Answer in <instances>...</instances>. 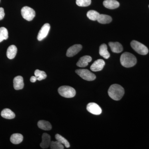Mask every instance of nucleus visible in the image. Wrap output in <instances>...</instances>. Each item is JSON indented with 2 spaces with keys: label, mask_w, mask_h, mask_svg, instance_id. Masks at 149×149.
I'll use <instances>...</instances> for the list:
<instances>
[{
  "label": "nucleus",
  "mask_w": 149,
  "mask_h": 149,
  "mask_svg": "<svg viewBox=\"0 0 149 149\" xmlns=\"http://www.w3.org/2000/svg\"><path fill=\"white\" fill-rule=\"evenodd\" d=\"M124 90L122 86L118 84H113L108 90L109 95L113 100L118 101L122 98L124 95Z\"/></svg>",
  "instance_id": "f257e3e1"
},
{
  "label": "nucleus",
  "mask_w": 149,
  "mask_h": 149,
  "mask_svg": "<svg viewBox=\"0 0 149 149\" xmlns=\"http://www.w3.org/2000/svg\"><path fill=\"white\" fill-rule=\"evenodd\" d=\"M120 62L121 65L124 67H132L137 63V59L133 54L129 52H125L121 55Z\"/></svg>",
  "instance_id": "f03ea898"
},
{
  "label": "nucleus",
  "mask_w": 149,
  "mask_h": 149,
  "mask_svg": "<svg viewBox=\"0 0 149 149\" xmlns=\"http://www.w3.org/2000/svg\"><path fill=\"white\" fill-rule=\"evenodd\" d=\"M58 92L60 95L65 98H72L76 95V91L72 88L68 86H63L58 89Z\"/></svg>",
  "instance_id": "7ed1b4c3"
},
{
  "label": "nucleus",
  "mask_w": 149,
  "mask_h": 149,
  "mask_svg": "<svg viewBox=\"0 0 149 149\" xmlns=\"http://www.w3.org/2000/svg\"><path fill=\"white\" fill-rule=\"evenodd\" d=\"M131 47L136 52L142 55H146L148 53V48L143 44L136 40H133L130 43Z\"/></svg>",
  "instance_id": "20e7f679"
},
{
  "label": "nucleus",
  "mask_w": 149,
  "mask_h": 149,
  "mask_svg": "<svg viewBox=\"0 0 149 149\" xmlns=\"http://www.w3.org/2000/svg\"><path fill=\"white\" fill-rule=\"evenodd\" d=\"M75 72L81 78L87 81H93L96 79V75L87 69H77Z\"/></svg>",
  "instance_id": "39448f33"
},
{
  "label": "nucleus",
  "mask_w": 149,
  "mask_h": 149,
  "mask_svg": "<svg viewBox=\"0 0 149 149\" xmlns=\"http://www.w3.org/2000/svg\"><path fill=\"white\" fill-rule=\"evenodd\" d=\"M21 14L23 18L27 21H32L35 16V11L28 6H24L21 9Z\"/></svg>",
  "instance_id": "423d86ee"
},
{
  "label": "nucleus",
  "mask_w": 149,
  "mask_h": 149,
  "mask_svg": "<svg viewBox=\"0 0 149 149\" xmlns=\"http://www.w3.org/2000/svg\"><path fill=\"white\" fill-rule=\"evenodd\" d=\"M50 29V25L49 23H46L41 28L37 35V40L41 41L47 36Z\"/></svg>",
  "instance_id": "0eeeda50"
},
{
  "label": "nucleus",
  "mask_w": 149,
  "mask_h": 149,
  "mask_svg": "<svg viewBox=\"0 0 149 149\" xmlns=\"http://www.w3.org/2000/svg\"><path fill=\"white\" fill-rule=\"evenodd\" d=\"M87 109L89 112L96 115H100L102 112V110L100 107L95 103H90L88 104L87 106Z\"/></svg>",
  "instance_id": "6e6552de"
},
{
  "label": "nucleus",
  "mask_w": 149,
  "mask_h": 149,
  "mask_svg": "<svg viewBox=\"0 0 149 149\" xmlns=\"http://www.w3.org/2000/svg\"><path fill=\"white\" fill-rule=\"evenodd\" d=\"M82 48L83 47L80 45H75L71 46L67 51V56L71 57L75 56L81 50Z\"/></svg>",
  "instance_id": "1a4fd4ad"
},
{
  "label": "nucleus",
  "mask_w": 149,
  "mask_h": 149,
  "mask_svg": "<svg viewBox=\"0 0 149 149\" xmlns=\"http://www.w3.org/2000/svg\"><path fill=\"white\" fill-rule=\"evenodd\" d=\"M105 63L102 59H98L91 65V69L94 72H97L103 69Z\"/></svg>",
  "instance_id": "9d476101"
},
{
  "label": "nucleus",
  "mask_w": 149,
  "mask_h": 149,
  "mask_svg": "<svg viewBox=\"0 0 149 149\" xmlns=\"http://www.w3.org/2000/svg\"><path fill=\"white\" fill-rule=\"evenodd\" d=\"M51 143V136L47 133H44L42 136V141L40 144V147L43 149L48 148Z\"/></svg>",
  "instance_id": "9b49d317"
},
{
  "label": "nucleus",
  "mask_w": 149,
  "mask_h": 149,
  "mask_svg": "<svg viewBox=\"0 0 149 149\" xmlns=\"http://www.w3.org/2000/svg\"><path fill=\"white\" fill-rule=\"evenodd\" d=\"M24 84L23 78L21 76H17L15 77L13 80L14 88L15 90H19L23 89Z\"/></svg>",
  "instance_id": "f8f14e48"
},
{
  "label": "nucleus",
  "mask_w": 149,
  "mask_h": 149,
  "mask_svg": "<svg viewBox=\"0 0 149 149\" xmlns=\"http://www.w3.org/2000/svg\"><path fill=\"white\" fill-rule=\"evenodd\" d=\"M103 5L105 7L109 9L117 8L120 6L119 2L116 0H105Z\"/></svg>",
  "instance_id": "ddd939ff"
},
{
  "label": "nucleus",
  "mask_w": 149,
  "mask_h": 149,
  "mask_svg": "<svg viewBox=\"0 0 149 149\" xmlns=\"http://www.w3.org/2000/svg\"><path fill=\"white\" fill-rule=\"evenodd\" d=\"M92 58L89 56H85L80 58L77 63V65L79 67L84 68L88 66V63L91 62Z\"/></svg>",
  "instance_id": "4468645a"
},
{
  "label": "nucleus",
  "mask_w": 149,
  "mask_h": 149,
  "mask_svg": "<svg viewBox=\"0 0 149 149\" xmlns=\"http://www.w3.org/2000/svg\"><path fill=\"white\" fill-rule=\"evenodd\" d=\"M109 47H110L111 50L113 52L115 53H120L123 50V46L120 43L118 42H110L109 43Z\"/></svg>",
  "instance_id": "2eb2a0df"
},
{
  "label": "nucleus",
  "mask_w": 149,
  "mask_h": 149,
  "mask_svg": "<svg viewBox=\"0 0 149 149\" xmlns=\"http://www.w3.org/2000/svg\"><path fill=\"white\" fill-rule=\"evenodd\" d=\"M17 53V48L16 46L12 45L8 47L7 51V56L10 59H12L15 57Z\"/></svg>",
  "instance_id": "dca6fc26"
},
{
  "label": "nucleus",
  "mask_w": 149,
  "mask_h": 149,
  "mask_svg": "<svg viewBox=\"0 0 149 149\" xmlns=\"http://www.w3.org/2000/svg\"><path fill=\"white\" fill-rule=\"evenodd\" d=\"M2 117L6 119H13L15 116V115L13 111L9 109H5L1 112Z\"/></svg>",
  "instance_id": "f3484780"
},
{
  "label": "nucleus",
  "mask_w": 149,
  "mask_h": 149,
  "mask_svg": "<svg viewBox=\"0 0 149 149\" xmlns=\"http://www.w3.org/2000/svg\"><path fill=\"white\" fill-rule=\"evenodd\" d=\"M99 54L100 55L102 56L105 59H108L110 57V54L107 50V47L105 44H102L100 46L99 49Z\"/></svg>",
  "instance_id": "a211bd4d"
},
{
  "label": "nucleus",
  "mask_w": 149,
  "mask_h": 149,
  "mask_svg": "<svg viewBox=\"0 0 149 149\" xmlns=\"http://www.w3.org/2000/svg\"><path fill=\"white\" fill-rule=\"evenodd\" d=\"M23 140V136L19 133H14L11 136L10 141L12 143L19 144Z\"/></svg>",
  "instance_id": "6ab92c4d"
},
{
  "label": "nucleus",
  "mask_w": 149,
  "mask_h": 149,
  "mask_svg": "<svg viewBox=\"0 0 149 149\" xmlns=\"http://www.w3.org/2000/svg\"><path fill=\"white\" fill-rule=\"evenodd\" d=\"M38 127L40 129L45 130H51L52 126L49 122L46 120H41L39 121L37 123Z\"/></svg>",
  "instance_id": "aec40b11"
},
{
  "label": "nucleus",
  "mask_w": 149,
  "mask_h": 149,
  "mask_svg": "<svg viewBox=\"0 0 149 149\" xmlns=\"http://www.w3.org/2000/svg\"><path fill=\"white\" fill-rule=\"evenodd\" d=\"M111 17L104 14H100L97 21L101 24H105L110 23L112 21Z\"/></svg>",
  "instance_id": "412c9836"
},
{
  "label": "nucleus",
  "mask_w": 149,
  "mask_h": 149,
  "mask_svg": "<svg viewBox=\"0 0 149 149\" xmlns=\"http://www.w3.org/2000/svg\"><path fill=\"white\" fill-rule=\"evenodd\" d=\"M100 15V14L98 12L94 10L89 11L87 14L88 18L93 21H96V20H97Z\"/></svg>",
  "instance_id": "4be33fe9"
},
{
  "label": "nucleus",
  "mask_w": 149,
  "mask_h": 149,
  "mask_svg": "<svg viewBox=\"0 0 149 149\" xmlns=\"http://www.w3.org/2000/svg\"><path fill=\"white\" fill-rule=\"evenodd\" d=\"M8 38V33L7 29L4 27L0 28V43L4 40H6Z\"/></svg>",
  "instance_id": "5701e85b"
},
{
  "label": "nucleus",
  "mask_w": 149,
  "mask_h": 149,
  "mask_svg": "<svg viewBox=\"0 0 149 149\" xmlns=\"http://www.w3.org/2000/svg\"><path fill=\"white\" fill-rule=\"evenodd\" d=\"M55 139L57 141L61 143L64 145L67 148H69L70 147V145L68 141L66 139H65L64 137L62 136L61 135L58 134H56L55 136Z\"/></svg>",
  "instance_id": "b1692460"
},
{
  "label": "nucleus",
  "mask_w": 149,
  "mask_h": 149,
  "mask_svg": "<svg viewBox=\"0 0 149 149\" xmlns=\"http://www.w3.org/2000/svg\"><path fill=\"white\" fill-rule=\"evenodd\" d=\"M35 76L37 78V80L41 81L46 79L47 77L46 72L44 71H41L39 70H36L35 72Z\"/></svg>",
  "instance_id": "393cba45"
},
{
  "label": "nucleus",
  "mask_w": 149,
  "mask_h": 149,
  "mask_svg": "<svg viewBox=\"0 0 149 149\" xmlns=\"http://www.w3.org/2000/svg\"><path fill=\"white\" fill-rule=\"evenodd\" d=\"M50 147L51 149H63L64 148L63 145L57 141H51Z\"/></svg>",
  "instance_id": "a878e982"
},
{
  "label": "nucleus",
  "mask_w": 149,
  "mask_h": 149,
  "mask_svg": "<svg viewBox=\"0 0 149 149\" xmlns=\"http://www.w3.org/2000/svg\"><path fill=\"white\" fill-rule=\"evenodd\" d=\"M76 4L80 7H87L91 4V0H76Z\"/></svg>",
  "instance_id": "bb28decb"
},
{
  "label": "nucleus",
  "mask_w": 149,
  "mask_h": 149,
  "mask_svg": "<svg viewBox=\"0 0 149 149\" xmlns=\"http://www.w3.org/2000/svg\"><path fill=\"white\" fill-rule=\"evenodd\" d=\"M5 16V13L4 9L3 8L0 7V20L3 19Z\"/></svg>",
  "instance_id": "cd10ccee"
},
{
  "label": "nucleus",
  "mask_w": 149,
  "mask_h": 149,
  "mask_svg": "<svg viewBox=\"0 0 149 149\" xmlns=\"http://www.w3.org/2000/svg\"><path fill=\"white\" fill-rule=\"evenodd\" d=\"M37 78L36 77V76H32V77H31L30 78V81L32 83H35L36 81H37Z\"/></svg>",
  "instance_id": "c85d7f7f"
},
{
  "label": "nucleus",
  "mask_w": 149,
  "mask_h": 149,
  "mask_svg": "<svg viewBox=\"0 0 149 149\" xmlns=\"http://www.w3.org/2000/svg\"></svg>",
  "instance_id": "c756f323"
},
{
  "label": "nucleus",
  "mask_w": 149,
  "mask_h": 149,
  "mask_svg": "<svg viewBox=\"0 0 149 149\" xmlns=\"http://www.w3.org/2000/svg\"><path fill=\"white\" fill-rule=\"evenodd\" d=\"M0 1H1V0H0Z\"/></svg>",
  "instance_id": "7c9ffc66"
}]
</instances>
